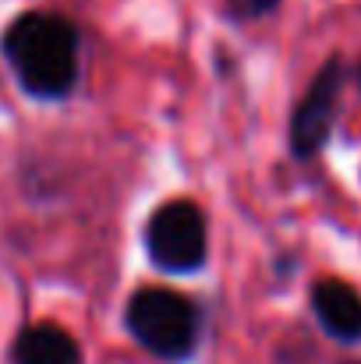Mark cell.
<instances>
[{"mask_svg": "<svg viewBox=\"0 0 361 364\" xmlns=\"http://www.w3.org/2000/svg\"><path fill=\"white\" fill-rule=\"evenodd\" d=\"M308 304H312V315L319 322V329L344 343V347H355L361 343V294L358 287H351L347 279H337V276H326V279H315L312 283V294H308Z\"/></svg>", "mask_w": 361, "mask_h": 364, "instance_id": "5b68a950", "label": "cell"}, {"mask_svg": "<svg viewBox=\"0 0 361 364\" xmlns=\"http://www.w3.org/2000/svg\"><path fill=\"white\" fill-rule=\"evenodd\" d=\"M358 364H361V361H358Z\"/></svg>", "mask_w": 361, "mask_h": 364, "instance_id": "9c48e42d", "label": "cell"}, {"mask_svg": "<svg viewBox=\"0 0 361 364\" xmlns=\"http://www.w3.org/2000/svg\"><path fill=\"white\" fill-rule=\"evenodd\" d=\"M347 78H355V85H358V92H361V60H358V64H355V71H351Z\"/></svg>", "mask_w": 361, "mask_h": 364, "instance_id": "ba28073f", "label": "cell"}, {"mask_svg": "<svg viewBox=\"0 0 361 364\" xmlns=\"http://www.w3.org/2000/svg\"><path fill=\"white\" fill-rule=\"evenodd\" d=\"M344 85H347V64L340 53H333L319 71L315 78L308 82L301 103L294 107L291 114V127H287V149L298 163H312L326 145H330V134H333V124L340 114V96H344Z\"/></svg>", "mask_w": 361, "mask_h": 364, "instance_id": "277c9868", "label": "cell"}, {"mask_svg": "<svg viewBox=\"0 0 361 364\" xmlns=\"http://www.w3.org/2000/svg\"><path fill=\"white\" fill-rule=\"evenodd\" d=\"M280 7V0H224V11L231 21H255Z\"/></svg>", "mask_w": 361, "mask_h": 364, "instance_id": "52a82bcc", "label": "cell"}, {"mask_svg": "<svg viewBox=\"0 0 361 364\" xmlns=\"http://www.w3.org/2000/svg\"><path fill=\"white\" fill-rule=\"evenodd\" d=\"M124 329L131 340L167 364L195 358L202 340V308L167 287H138L124 308Z\"/></svg>", "mask_w": 361, "mask_h": 364, "instance_id": "7a4b0ae2", "label": "cell"}, {"mask_svg": "<svg viewBox=\"0 0 361 364\" xmlns=\"http://www.w3.org/2000/svg\"><path fill=\"white\" fill-rule=\"evenodd\" d=\"M145 255L159 272L170 276H188L206 265L209 255V227L206 213L192 198H170L152 209L145 220Z\"/></svg>", "mask_w": 361, "mask_h": 364, "instance_id": "3957f363", "label": "cell"}, {"mask_svg": "<svg viewBox=\"0 0 361 364\" xmlns=\"http://www.w3.org/2000/svg\"><path fill=\"white\" fill-rule=\"evenodd\" d=\"M82 36L71 18L53 11H25L0 36V57L7 60L18 89L39 103H61L78 85Z\"/></svg>", "mask_w": 361, "mask_h": 364, "instance_id": "6da1fadb", "label": "cell"}, {"mask_svg": "<svg viewBox=\"0 0 361 364\" xmlns=\"http://www.w3.org/2000/svg\"><path fill=\"white\" fill-rule=\"evenodd\" d=\"M11 364H85V358L78 340L68 329L53 322H36L14 336Z\"/></svg>", "mask_w": 361, "mask_h": 364, "instance_id": "8992f818", "label": "cell"}]
</instances>
